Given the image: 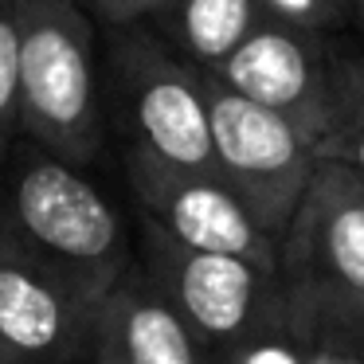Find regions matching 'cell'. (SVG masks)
Instances as JSON below:
<instances>
[{
	"label": "cell",
	"instance_id": "6da1fadb",
	"mask_svg": "<svg viewBox=\"0 0 364 364\" xmlns=\"http://www.w3.org/2000/svg\"><path fill=\"white\" fill-rule=\"evenodd\" d=\"M9 235L28 259L59 274L87 301H98L134 262V243L114 204L79 165L16 137L0 165Z\"/></svg>",
	"mask_w": 364,
	"mask_h": 364
},
{
	"label": "cell",
	"instance_id": "7a4b0ae2",
	"mask_svg": "<svg viewBox=\"0 0 364 364\" xmlns=\"http://www.w3.org/2000/svg\"><path fill=\"white\" fill-rule=\"evenodd\" d=\"M20 137L67 165L102 153V87L95 71V24L79 0H16Z\"/></svg>",
	"mask_w": 364,
	"mask_h": 364
},
{
	"label": "cell",
	"instance_id": "3957f363",
	"mask_svg": "<svg viewBox=\"0 0 364 364\" xmlns=\"http://www.w3.org/2000/svg\"><path fill=\"white\" fill-rule=\"evenodd\" d=\"M110 67L129 149L176 168L215 173L204 75L184 63L149 24L114 28Z\"/></svg>",
	"mask_w": 364,
	"mask_h": 364
},
{
	"label": "cell",
	"instance_id": "277c9868",
	"mask_svg": "<svg viewBox=\"0 0 364 364\" xmlns=\"http://www.w3.org/2000/svg\"><path fill=\"white\" fill-rule=\"evenodd\" d=\"M200 75H204L215 173L243 200L255 223L278 243L294 208H298L309 173H314V145L282 114L228 90L208 71Z\"/></svg>",
	"mask_w": 364,
	"mask_h": 364
},
{
	"label": "cell",
	"instance_id": "5b68a950",
	"mask_svg": "<svg viewBox=\"0 0 364 364\" xmlns=\"http://www.w3.org/2000/svg\"><path fill=\"white\" fill-rule=\"evenodd\" d=\"M141 270L208 353L286 314L278 270L239 255L184 247L149 220H141Z\"/></svg>",
	"mask_w": 364,
	"mask_h": 364
},
{
	"label": "cell",
	"instance_id": "8992f818",
	"mask_svg": "<svg viewBox=\"0 0 364 364\" xmlns=\"http://www.w3.org/2000/svg\"><path fill=\"white\" fill-rule=\"evenodd\" d=\"M278 278L290 306L364 294V176L317 157L278 239Z\"/></svg>",
	"mask_w": 364,
	"mask_h": 364
},
{
	"label": "cell",
	"instance_id": "52a82bcc",
	"mask_svg": "<svg viewBox=\"0 0 364 364\" xmlns=\"http://www.w3.org/2000/svg\"><path fill=\"white\" fill-rule=\"evenodd\" d=\"M337 36L341 32H314L267 16L208 75L235 95L282 114L306 134L314 153H321L333 122Z\"/></svg>",
	"mask_w": 364,
	"mask_h": 364
},
{
	"label": "cell",
	"instance_id": "ba28073f",
	"mask_svg": "<svg viewBox=\"0 0 364 364\" xmlns=\"http://www.w3.org/2000/svg\"><path fill=\"white\" fill-rule=\"evenodd\" d=\"M126 181L137 200V215L157 223L168 239L278 270V243L255 223V215L220 181V173L176 168L126 149Z\"/></svg>",
	"mask_w": 364,
	"mask_h": 364
},
{
	"label": "cell",
	"instance_id": "9c48e42d",
	"mask_svg": "<svg viewBox=\"0 0 364 364\" xmlns=\"http://www.w3.org/2000/svg\"><path fill=\"white\" fill-rule=\"evenodd\" d=\"M90 314L75 286L0 243V364H87Z\"/></svg>",
	"mask_w": 364,
	"mask_h": 364
},
{
	"label": "cell",
	"instance_id": "30bf717a",
	"mask_svg": "<svg viewBox=\"0 0 364 364\" xmlns=\"http://www.w3.org/2000/svg\"><path fill=\"white\" fill-rule=\"evenodd\" d=\"M87 364H215L212 353L192 337L168 298L153 286L141 262L95 301L90 314Z\"/></svg>",
	"mask_w": 364,
	"mask_h": 364
},
{
	"label": "cell",
	"instance_id": "8fae6325",
	"mask_svg": "<svg viewBox=\"0 0 364 364\" xmlns=\"http://www.w3.org/2000/svg\"><path fill=\"white\" fill-rule=\"evenodd\" d=\"M267 20L259 0H173L145 24L196 71L220 67Z\"/></svg>",
	"mask_w": 364,
	"mask_h": 364
},
{
	"label": "cell",
	"instance_id": "7c38bea8",
	"mask_svg": "<svg viewBox=\"0 0 364 364\" xmlns=\"http://www.w3.org/2000/svg\"><path fill=\"white\" fill-rule=\"evenodd\" d=\"M317 157H337L364 176V48L345 51L337 43L333 67V122Z\"/></svg>",
	"mask_w": 364,
	"mask_h": 364
},
{
	"label": "cell",
	"instance_id": "4fadbf2b",
	"mask_svg": "<svg viewBox=\"0 0 364 364\" xmlns=\"http://www.w3.org/2000/svg\"><path fill=\"white\" fill-rule=\"evenodd\" d=\"M286 314L309 345L345 348V353L364 360V294L321 298V301H306V306L286 301Z\"/></svg>",
	"mask_w": 364,
	"mask_h": 364
},
{
	"label": "cell",
	"instance_id": "5bb4252c",
	"mask_svg": "<svg viewBox=\"0 0 364 364\" xmlns=\"http://www.w3.org/2000/svg\"><path fill=\"white\" fill-rule=\"evenodd\" d=\"M215 364H309V341L298 333L290 314L243 333L239 341L215 348Z\"/></svg>",
	"mask_w": 364,
	"mask_h": 364
},
{
	"label": "cell",
	"instance_id": "9a60e30c",
	"mask_svg": "<svg viewBox=\"0 0 364 364\" xmlns=\"http://www.w3.org/2000/svg\"><path fill=\"white\" fill-rule=\"evenodd\" d=\"M16 67H20V24L16 0H0V165L20 137L16 118Z\"/></svg>",
	"mask_w": 364,
	"mask_h": 364
},
{
	"label": "cell",
	"instance_id": "2e32d148",
	"mask_svg": "<svg viewBox=\"0 0 364 364\" xmlns=\"http://www.w3.org/2000/svg\"><path fill=\"white\" fill-rule=\"evenodd\" d=\"M259 4L267 16L298 24V28H314V32H341V28H348L345 12L333 0H259Z\"/></svg>",
	"mask_w": 364,
	"mask_h": 364
},
{
	"label": "cell",
	"instance_id": "e0dca14e",
	"mask_svg": "<svg viewBox=\"0 0 364 364\" xmlns=\"http://www.w3.org/2000/svg\"><path fill=\"white\" fill-rule=\"evenodd\" d=\"M79 4L87 16L102 20L106 28H129V24H145L173 0H79Z\"/></svg>",
	"mask_w": 364,
	"mask_h": 364
},
{
	"label": "cell",
	"instance_id": "ac0fdd59",
	"mask_svg": "<svg viewBox=\"0 0 364 364\" xmlns=\"http://www.w3.org/2000/svg\"><path fill=\"white\" fill-rule=\"evenodd\" d=\"M309 364H364L360 356L345 353V348H329V345H309Z\"/></svg>",
	"mask_w": 364,
	"mask_h": 364
},
{
	"label": "cell",
	"instance_id": "d6986e66",
	"mask_svg": "<svg viewBox=\"0 0 364 364\" xmlns=\"http://www.w3.org/2000/svg\"><path fill=\"white\" fill-rule=\"evenodd\" d=\"M353 28L360 32V40H364V0H356V4H353Z\"/></svg>",
	"mask_w": 364,
	"mask_h": 364
},
{
	"label": "cell",
	"instance_id": "ffe728a7",
	"mask_svg": "<svg viewBox=\"0 0 364 364\" xmlns=\"http://www.w3.org/2000/svg\"><path fill=\"white\" fill-rule=\"evenodd\" d=\"M333 4H337V9L345 12V20L353 24V4H356V0H333Z\"/></svg>",
	"mask_w": 364,
	"mask_h": 364
},
{
	"label": "cell",
	"instance_id": "44dd1931",
	"mask_svg": "<svg viewBox=\"0 0 364 364\" xmlns=\"http://www.w3.org/2000/svg\"><path fill=\"white\" fill-rule=\"evenodd\" d=\"M9 239V215H4V200H0V243Z\"/></svg>",
	"mask_w": 364,
	"mask_h": 364
}]
</instances>
